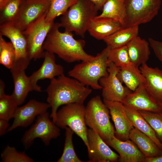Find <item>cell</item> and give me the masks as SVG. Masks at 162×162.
Segmentation results:
<instances>
[{
    "mask_svg": "<svg viewBox=\"0 0 162 162\" xmlns=\"http://www.w3.org/2000/svg\"><path fill=\"white\" fill-rule=\"evenodd\" d=\"M92 3L95 7L98 10L102 8V7L107 0H88Z\"/></svg>",
    "mask_w": 162,
    "mask_h": 162,
    "instance_id": "74e56055",
    "label": "cell"
},
{
    "mask_svg": "<svg viewBox=\"0 0 162 162\" xmlns=\"http://www.w3.org/2000/svg\"><path fill=\"white\" fill-rule=\"evenodd\" d=\"M47 13L23 31L31 60H35L44 57L45 51L43 44L54 23V21H46L45 18Z\"/></svg>",
    "mask_w": 162,
    "mask_h": 162,
    "instance_id": "9c48e42d",
    "label": "cell"
},
{
    "mask_svg": "<svg viewBox=\"0 0 162 162\" xmlns=\"http://www.w3.org/2000/svg\"><path fill=\"white\" fill-rule=\"evenodd\" d=\"M46 92L47 102L51 108L50 117L55 123L60 106L73 103L83 104L91 94L92 89L64 74L50 80Z\"/></svg>",
    "mask_w": 162,
    "mask_h": 162,
    "instance_id": "6da1fadb",
    "label": "cell"
},
{
    "mask_svg": "<svg viewBox=\"0 0 162 162\" xmlns=\"http://www.w3.org/2000/svg\"><path fill=\"white\" fill-rule=\"evenodd\" d=\"M161 33H162V29H161Z\"/></svg>",
    "mask_w": 162,
    "mask_h": 162,
    "instance_id": "7bdbcfd3",
    "label": "cell"
},
{
    "mask_svg": "<svg viewBox=\"0 0 162 162\" xmlns=\"http://www.w3.org/2000/svg\"><path fill=\"white\" fill-rule=\"evenodd\" d=\"M144 162H162V154L155 157H146Z\"/></svg>",
    "mask_w": 162,
    "mask_h": 162,
    "instance_id": "f35d334b",
    "label": "cell"
},
{
    "mask_svg": "<svg viewBox=\"0 0 162 162\" xmlns=\"http://www.w3.org/2000/svg\"><path fill=\"white\" fill-rule=\"evenodd\" d=\"M129 138L146 157H154L162 154V150L152 139L134 128L130 131Z\"/></svg>",
    "mask_w": 162,
    "mask_h": 162,
    "instance_id": "603a6c76",
    "label": "cell"
},
{
    "mask_svg": "<svg viewBox=\"0 0 162 162\" xmlns=\"http://www.w3.org/2000/svg\"><path fill=\"white\" fill-rule=\"evenodd\" d=\"M117 76L121 82L132 92L145 82L144 78L139 68L132 64L119 68Z\"/></svg>",
    "mask_w": 162,
    "mask_h": 162,
    "instance_id": "484cf974",
    "label": "cell"
},
{
    "mask_svg": "<svg viewBox=\"0 0 162 162\" xmlns=\"http://www.w3.org/2000/svg\"><path fill=\"white\" fill-rule=\"evenodd\" d=\"M126 46L132 64L139 68L146 63L150 54L148 41L138 36L129 42Z\"/></svg>",
    "mask_w": 162,
    "mask_h": 162,
    "instance_id": "7402d4cb",
    "label": "cell"
},
{
    "mask_svg": "<svg viewBox=\"0 0 162 162\" xmlns=\"http://www.w3.org/2000/svg\"><path fill=\"white\" fill-rule=\"evenodd\" d=\"M138 26L122 28L111 35L104 40L107 46L113 49L126 46L138 36Z\"/></svg>",
    "mask_w": 162,
    "mask_h": 162,
    "instance_id": "cb8c5ba5",
    "label": "cell"
},
{
    "mask_svg": "<svg viewBox=\"0 0 162 162\" xmlns=\"http://www.w3.org/2000/svg\"><path fill=\"white\" fill-rule=\"evenodd\" d=\"M87 148L88 162H114L118 160L119 156L112 151L109 145L96 133L88 129Z\"/></svg>",
    "mask_w": 162,
    "mask_h": 162,
    "instance_id": "4fadbf2b",
    "label": "cell"
},
{
    "mask_svg": "<svg viewBox=\"0 0 162 162\" xmlns=\"http://www.w3.org/2000/svg\"><path fill=\"white\" fill-rule=\"evenodd\" d=\"M98 10L88 0H77L62 16L59 23L64 31L74 32L83 37L91 20L97 16Z\"/></svg>",
    "mask_w": 162,
    "mask_h": 162,
    "instance_id": "277c9868",
    "label": "cell"
},
{
    "mask_svg": "<svg viewBox=\"0 0 162 162\" xmlns=\"http://www.w3.org/2000/svg\"><path fill=\"white\" fill-rule=\"evenodd\" d=\"M23 1H26V0H22Z\"/></svg>",
    "mask_w": 162,
    "mask_h": 162,
    "instance_id": "b9f144b4",
    "label": "cell"
},
{
    "mask_svg": "<svg viewBox=\"0 0 162 162\" xmlns=\"http://www.w3.org/2000/svg\"><path fill=\"white\" fill-rule=\"evenodd\" d=\"M110 111L100 97L91 98L85 107V121L105 142L115 136V129L110 120Z\"/></svg>",
    "mask_w": 162,
    "mask_h": 162,
    "instance_id": "5b68a950",
    "label": "cell"
},
{
    "mask_svg": "<svg viewBox=\"0 0 162 162\" xmlns=\"http://www.w3.org/2000/svg\"><path fill=\"white\" fill-rule=\"evenodd\" d=\"M125 2V0H107L101 13L94 17L110 18L120 22L124 10Z\"/></svg>",
    "mask_w": 162,
    "mask_h": 162,
    "instance_id": "83f0119b",
    "label": "cell"
},
{
    "mask_svg": "<svg viewBox=\"0 0 162 162\" xmlns=\"http://www.w3.org/2000/svg\"><path fill=\"white\" fill-rule=\"evenodd\" d=\"M22 2V0H0V25L15 20Z\"/></svg>",
    "mask_w": 162,
    "mask_h": 162,
    "instance_id": "4316f807",
    "label": "cell"
},
{
    "mask_svg": "<svg viewBox=\"0 0 162 162\" xmlns=\"http://www.w3.org/2000/svg\"><path fill=\"white\" fill-rule=\"evenodd\" d=\"M5 85L3 81L1 80L0 81V96L4 94V88Z\"/></svg>",
    "mask_w": 162,
    "mask_h": 162,
    "instance_id": "ab89813d",
    "label": "cell"
},
{
    "mask_svg": "<svg viewBox=\"0 0 162 162\" xmlns=\"http://www.w3.org/2000/svg\"><path fill=\"white\" fill-rule=\"evenodd\" d=\"M50 108L49 104L34 99L30 100L25 105L18 107L14 121L8 128L10 131L19 127H26L31 124L38 116L47 112Z\"/></svg>",
    "mask_w": 162,
    "mask_h": 162,
    "instance_id": "5bb4252c",
    "label": "cell"
},
{
    "mask_svg": "<svg viewBox=\"0 0 162 162\" xmlns=\"http://www.w3.org/2000/svg\"><path fill=\"white\" fill-rule=\"evenodd\" d=\"M49 0L23 1L18 15L14 22L22 31L47 13L50 6Z\"/></svg>",
    "mask_w": 162,
    "mask_h": 162,
    "instance_id": "7c38bea8",
    "label": "cell"
},
{
    "mask_svg": "<svg viewBox=\"0 0 162 162\" xmlns=\"http://www.w3.org/2000/svg\"><path fill=\"white\" fill-rule=\"evenodd\" d=\"M3 162H33L34 160L24 152H19L14 147L6 146L1 154Z\"/></svg>",
    "mask_w": 162,
    "mask_h": 162,
    "instance_id": "836d02e7",
    "label": "cell"
},
{
    "mask_svg": "<svg viewBox=\"0 0 162 162\" xmlns=\"http://www.w3.org/2000/svg\"><path fill=\"white\" fill-rule=\"evenodd\" d=\"M154 131L162 143V112L138 111Z\"/></svg>",
    "mask_w": 162,
    "mask_h": 162,
    "instance_id": "e575fe53",
    "label": "cell"
},
{
    "mask_svg": "<svg viewBox=\"0 0 162 162\" xmlns=\"http://www.w3.org/2000/svg\"><path fill=\"white\" fill-rule=\"evenodd\" d=\"M145 79L144 84L151 96L162 104V70L156 67L149 66L146 63L139 67Z\"/></svg>",
    "mask_w": 162,
    "mask_h": 162,
    "instance_id": "d6986e66",
    "label": "cell"
},
{
    "mask_svg": "<svg viewBox=\"0 0 162 162\" xmlns=\"http://www.w3.org/2000/svg\"><path fill=\"white\" fill-rule=\"evenodd\" d=\"M122 28L119 22L112 19L94 17L91 21L87 31L95 39L104 40Z\"/></svg>",
    "mask_w": 162,
    "mask_h": 162,
    "instance_id": "ffe728a7",
    "label": "cell"
},
{
    "mask_svg": "<svg viewBox=\"0 0 162 162\" xmlns=\"http://www.w3.org/2000/svg\"><path fill=\"white\" fill-rule=\"evenodd\" d=\"M121 102L124 105L138 111L162 112L160 105L150 95L144 83L128 95Z\"/></svg>",
    "mask_w": 162,
    "mask_h": 162,
    "instance_id": "2e32d148",
    "label": "cell"
},
{
    "mask_svg": "<svg viewBox=\"0 0 162 162\" xmlns=\"http://www.w3.org/2000/svg\"><path fill=\"white\" fill-rule=\"evenodd\" d=\"M44 60L40 67L29 76L30 82L35 91L41 92V88L38 84L39 80H50L64 74L63 67L57 64L55 54L45 51Z\"/></svg>",
    "mask_w": 162,
    "mask_h": 162,
    "instance_id": "e0dca14e",
    "label": "cell"
},
{
    "mask_svg": "<svg viewBox=\"0 0 162 162\" xmlns=\"http://www.w3.org/2000/svg\"><path fill=\"white\" fill-rule=\"evenodd\" d=\"M65 140L62 154L57 160L58 162H82L76 155L74 148L72 137L74 133L68 127H66Z\"/></svg>",
    "mask_w": 162,
    "mask_h": 162,
    "instance_id": "4dcf8cb0",
    "label": "cell"
},
{
    "mask_svg": "<svg viewBox=\"0 0 162 162\" xmlns=\"http://www.w3.org/2000/svg\"><path fill=\"white\" fill-rule=\"evenodd\" d=\"M119 68L112 62H109L108 75L99 81L102 89L104 100L122 102L132 92L124 86L117 76Z\"/></svg>",
    "mask_w": 162,
    "mask_h": 162,
    "instance_id": "8fae6325",
    "label": "cell"
},
{
    "mask_svg": "<svg viewBox=\"0 0 162 162\" xmlns=\"http://www.w3.org/2000/svg\"><path fill=\"white\" fill-rule=\"evenodd\" d=\"M60 27L58 23H54L43 44L45 51L56 54L68 63L87 61L94 57L85 51V40L76 39L72 32H61Z\"/></svg>",
    "mask_w": 162,
    "mask_h": 162,
    "instance_id": "7a4b0ae2",
    "label": "cell"
},
{
    "mask_svg": "<svg viewBox=\"0 0 162 162\" xmlns=\"http://www.w3.org/2000/svg\"><path fill=\"white\" fill-rule=\"evenodd\" d=\"M9 121L0 119V135H4L10 127Z\"/></svg>",
    "mask_w": 162,
    "mask_h": 162,
    "instance_id": "8d00e7d4",
    "label": "cell"
},
{
    "mask_svg": "<svg viewBox=\"0 0 162 162\" xmlns=\"http://www.w3.org/2000/svg\"><path fill=\"white\" fill-rule=\"evenodd\" d=\"M50 6L45 20L46 22L54 21V19L60 15L62 16L77 0H49Z\"/></svg>",
    "mask_w": 162,
    "mask_h": 162,
    "instance_id": "f546056e",
    "label": "cell"
},
{
    "mask_svg": "<svg viewBox=\"0 0 162 162\" xmlns=\"http://www.w3.org/2000/svg\"><path fill=\"white\" fill-rule=\"evenodd\" d=\"M109 50L106 46L91 60L76 65L68 71V75L94 89H101L99 81L108 74Z\"/></svg>",
    "mask_w": 162,
    "mask_h": 162,
    "instance_id": "3957f363",
    "label": "cell"
},
{
    "mask_svg": "<svg viewBox=\"0 0 162 162\" xmlns=\"http://www.w3.org/2000/svg\"><path fill=\"white\" fill-rule=\"evenodd\" d=\"M161 0H125L120 21L123 28L138 26L151 21L158 14Z\"/></svg>",
    "mask_w": 162,
    "mask_h": 162,
    "instance_id": "8992f818",
    "label": "cell"
},
{
    "mask_svg": "<svg viewBox=\"0 0 162 162\" xmlns=\"http://www.w3.org/2000/svg\"><path fill=\"white\" fill-rule=\"evenodd\" d=\"M109 109L115 128V136L124 141L129 139V134L134 128L127 116L124 105L121 102L104 100Z\"/></svg>",
    "mask_w": 162,
    "mask_h": 162,
    "instance_id": "9a60e30c",
    "label": "cell"
},
{
    "mask_svg": "<svg viewBox=\"0 0 162 162\" xmlns=\"http://www.w3.org/2000/svg\"><path fill=\"white\" fill-rule=\"evenodd\" d=\"M160 106H161V108H162V104H160Z\"/></svg>",
    "mask_w": 162,
    "mask_h": 162,
    "instance_id": "60d3db41",
    "label": "cell"
},
{
    "mask_svg": "<svg viewBox=\"0 0 162 162\" xmlns=\"http://www.w3.org/2000/svg\"><path fill=\"white\" fill-rule=\"evenodd\" d=\"M124 106L126 113L134 128L148 136L162 150V143L158 138L154 131L146 120L138 111Z\"/></svg>",
    "mask_w": 162,
    "mask_h": 162,
    "instance_id": "d4e9b609",
    "label": "cell"
},
{
    "mask_svg": "<svg viewBox=\"0 0 162 162\" xmlns=\"http://www.w3.org/2000/svg\"><path fill=\"white\" fill-rule=\"evenodd\" d=\"M108 61L109 63L112 62L119 68L132 64L130 61L126 45L113 49L109 48Z\"/></svg>",
    "mask_w": 162,
    "mask_h": 162,
    "instance_id": "1f68e13d",
    "label": "cell"
},
{
    "mask_svg": "<svg viewBox=\"0 0 162 162\" xmlns=\"http://www.w3.org/2000/svg\"><path fill=\"white\" fill-rule=\"evenodd\" d=\"M18 105L11 95L0 96V119L9 121L14 118Z\"/></svg>",
    "mask_w": 162,
    "mask_h": 162,
    "instance_id": "d6a6232c",
    "label": "cell"
},
{
    "mask_svg": "<svg viewBox=\"0 0 162 162\" xmlns=\"http://www.w3.org/2000/svg\"><path fill=\"white\" fill-rule=\"evenodd\" d=\"M148 41L155 56L162 63V41L152 38H149Z\"/></svg>",
    "mask_w": 162,
    "mask_h": 162,
    "instance_id": "d590c367",
    "label": "cell"
},
{
    "mask_svg": "<svg viewBox=\"0 0 162 162\" xmlns=\"http://www.w3.org/2000/svg\"><path fill=\"white\" fill-rule=\"evenodd\" d=\"M14 84V89L11 94L18 105L25 101L28 93L35 91L25 70L13 68L10 70Z\"/></svg>",
    "mask_w": 162,
    "mask_h": 162,
    "instance_id": "44dd1931",
    "label": "cell"
},
{
    "mask_svg": "<svg viewBox=\"0 0 162 162\" xmlns=\"http://www.w3.org/2000/svg\"><path fill=\"white\" fill-rule=\"evenodd\" d=\"M47 112L37 117L34 123L25 133L22 138V142L26 149L30 147L36 138H40L47 146L52 139L60 135L59 128L51 120Z\"/></svg>",
    "mask_w": 162,
    "mask_h": 162,
    "instance_id": "ba28073f",
    "label": "cell"
},
{
    "mask_svg": "<svg viewBox=\"0 0 162 162\" xmlns=\"http://www.w3.org/2000/svg\"><path fill=\"white\" fill-rule=\"evenodd\" d=\"M0 34L9 38L14 48L16 60L13 68L25 70L31 60L23 31L14 22H9L0 25Z\"/></svg>",
    "mask_w": 162,
    "mask_h": 162,
    "instance_id": "30bf717a",
    "label": "cell"
},
{
    "mask_svg": "<svg viewBox=\"0 0 162 162\" xmlns=\"http://www.w3.org/2000/svg\"><path fill=\"white\" fill-rule=\"evenodd\" d=\"M106 143L118 153L120 162H144L145 156L136 145L129 139L122 141L115 136Z\"/></svg>",
    "mask_w": 162,
    "mask_h": 162,
    "instance_id": "ac0fdd59",
    "label": "cell"
},
{
    "mask_svg": "<svg viewBox=\"0 0 162 162\" xmlns=\"http://www.w3.org/2000/svg\"><path fill=\"white\" fill-rule=\"evenodd\" d=\"M85 116V107L83 104H70L64 105L58 110L55 123L59 128H70L81 139L88 148V129Z\"/></svg>",
    "mask_w": 162,
    "mask_h": 162,
    "instance_id": "52a82bcc",
    "label": "cell"
},
{
    "mask_svg": "<svg viewBox=\"0 0 162 162\" xmlns=\"http://www.w3.org/2000/svg\"><path fill=\"white\" fill-rule=\"evenodd\" d=\"M15 60V51L12 43L6 41L0 34V63L10 70L14 67Z\"/></svg>",
    "mask_w": 162,
    "mask_h": 162,
    "instance_id": "f1b7e54d",
    "label": "cell"
}]
</instances>
